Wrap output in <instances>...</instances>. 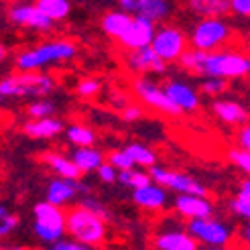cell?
I'll return each instance as SVG.
<instances>
[{
    "instance_id": "obj_8",
    "label": "cell",
    "mask_w": 250,
    "mask_h": 250,
    "mask_svg": "<svg viewBox=\"0 0 250 250\" xmlns=\"http://www.w3.org/2000/svg\"><path fill=\"white\" fill-rule=\"evenodd\" d=\"M148 177L153 183L169 187V189L177 191V193H193V195H208V189L202 181L193 179L191 175L187 173H175V171H167L165 167H159L157 163L148 171Z\"/></svg>"
},
{
    "instance_id": "obj_11",
    "label": "cell",
    "mask_w": 250,
    "mask_h": 250,
    "mask_svg": "<svg viewBox=\"0 0 250 250\" xmlns=\"http://www.w3.org/2000/svg\"><path fill=\"white\" fill-rule=\"evenodd\" d=\"M8 19L12 24L27 27L33 31H51L53 27V21L47 19L35 4H21V2L15 4L8 10Z\"/></svg>"
},
{
    "instance_id": "obj_5",
    "label": "cell",
    "mask_w": 250,
    "mask_h": 250,
    "mask_svg": "<svg viewBox=\"0 0 250 250\" xmlns=\"http://www.w3.org/2000/svg\"><path fill=\"white\" fill-rule=\"evenodd\" d=\"M33 230L43 242H55L65 234V214L59 206L49 202H39L33 208Z\"/></svg>"
},
{
    "instance_id": "obj_3",
    "label": "cell",
    "mask_w": 250,
    "mask_h": 250,
    "mask_svg": "<svg viewBox=\"0 0 250 250\" xmlns=\"http://www.w3.org/2000/svg\"><path fill=\"white\" fill-rule=\"evenodd\" d=\"M250 71V59L240 51L232 49H216V51H206L202 76L222 78V80H238L246 78Z\"/></svg>"
},
{
    "instance_id": "obj_21",
    "label": "cell",
    "mask_w": 250,
    "mask_h": 250,
    "mask_svg": "<svg viewBox=\"0 0 250 250\" xmlns=\"http://www.w3.org/2000/svg\"><path fill=\"white\" fill-rule=\"evenodd\" d=\"M132 19L134 17L126 10H110L102 17V29L112 39H120L132 24Z\"/></svg>"
},
{
    "instance_id": "obj_48",
    "label": "cell",
    "mask_w": 250,
    "mask_h": 250,
    "mask_svg": "<svg viewBox=\"0 0 250 250\" xmlns=\"http://www.w3.org/2000/svg\"><path fill=\"white\" fill-rule=\"evenodd\" d=\"M17 2H27V0H17Z\"/></svg>"
},
{
    "instance_id": "obj_29",
    "label": "cell",
    "mask_w": 250,
    "mask_h": 250,
    "mask_svg": "<svg viewBox=\"0 0 250 250\" xmlns=\"http://www.w3.org/2000/svg\"><path fill=\"white\" fill-rule=\"evenodd\" d=\"M67 141L76 146H92L96 141V134L92 128L83 126V124H71L67 128Z\"/></svg>"
},
{
    "instance_id": "obj_40",
    "label": "cell",
    "mask_w": 250,
    "mask_h": 250,
    "mask_svg": "<svg viewBox=\"0 0 250 250\" xmlns=\"http://www.w3.org/2000/svg\"><path fill=\"white\" fill-rule=\"evenodd\" d=\"M122 118L126 122H136L143 118V108L136 104H128L126 108H122Z\"/></svg>"
},
{
    "instance_id": "obj_16",
    "label": "cell",
    "mask_w": 250,
    "mask_h": 250,
    "mask_svg": "<svg viewBox=\"0 0 250 250\" xmlns=\"http://www.w3.org/2000/svg\"><path fill=\"white\" fill-rule=\"evenodd\" d=\"M132 199L136 206H141L143 209H148V211H157L165 206L167 202V193H165V187L163 185H157V183H146L143 187H136L134 193H132Z\"/></svg>"
},
{
    "instance_id": "obj_37",
    "label": "cell",
    "mask_w": 250,
    "mask_h": 250,
    "mask_svg": "<svg viewBox=\"0 0 250 250\" xmlns=\"http://www.w3.org/2000/svg\"><path fill=\"white\" fill-rule=\"evenodd\" d=\"M80 206H82V208H85V209H90L92 214L100 216L102 220H106V218H108V209H106L102 204H100L96 197H92L90 193H87V195H83V199H82V204H80Z\"/></svg>"
},
{
    "instance_id": "obj_4",
    "label": "cell",
    "mask_w": 250,
    "mask_h": 250,
    "mask_svg": "<svg viewBox=\"0 0 250 250\" xmlns=\"http://www.w3.org/2000/svg\"><path fill=\"white\" fill-rule=\"evenodd\" d=\"M55 80L45 73L21 71L0 80V98H41L53 92Z\"/></svg>"
},
{
    "instance_id": "obj_32",
    "label": "cell",
    "mask_w": 250,
    "mask_h": 250,
    "mask_svg": "<svg viewBox=\"0 0 250 250\" xmlns=\"http://www.w3.org/2000/svg\"><path fill=\"white\" fill-rule=\"evenodd\" d=\"M53 112H55V104L49 102V100H37V102H33V104L27 108V114L31 116V120L53 116Z\"/></svg>"
},
{
    "instance_id": "obj_9",
    "label": "cell",
    "mask_w": 250,
    "mask_h": 250,
    "mask_svg": "<svg viewBox=\"0 0 250 250\" xmlns=\"http://www.w3.org/2000/svg\"><path fill=\"white\" fill-rule=\"evenodd\" d=\"M151 49L165 63L177 61L181 57V53L187 49V35L177 27H161L153 35Z\"/></svg>"
},
{
    "instance_id": "obj_26",
    "label": "cell",
    "mask_w": 250,
    "mask_h": 250,
    "mask_svg": "<svg viewBox=\"0 0 250 250\" xmlns=\"http://www.w3.org/2000/svg\"><path fill=\"white\" fill-rule=\"evenodd\" d=\"M35 6L39 8L47 19H51L53 22L63 21L71 10L69 0H35Z\"/></svg>"
},
{
    "instance_id": "obj_22",
    "label": "cell",
    "mask_w": 250,
    "mask_h": 250,
    "mask_svg": "<svg viewBox=\"0 0 250 250\" xmlns=\"http://www.w3.org/2000/svg\"><path fill=\"white\" fill-rule=\"evenodd\" d=\"M71 161L82 173H90L104 163V155L94 146H78L71 155Z\"/></svg>"
},
{
    "instance_id": "obj_45",
    "label": "cell",
    "mask_w": 250,
    "mask_h": 250,
    "mask_svg": "<svg viewBox=\"0 0 250 250\" xmlns=\"http://www.w3.org/2000/svg\"><path fill=\"white\" fill-rule=\"evenodd\" d=\"M6 57H8V47H6L2 41H0V63H2Z\"/></svg>"
},
{
    "instance_id": "obj_33",
    "label": "cell",
    "mask_w": 250,
    "mask_h": 250,
    "mask_svg": "<svg viewBox=\"0 0 250 250\" xmlns=\"http://www.w3.org/2000/svg\"><path fill=\"white\" fill-rule=\"evenodd\" d=\"M226 87H228V83H226V80H222V78H209L208 76L202 82V92L206 96H209V98H216V96L224 94L226 92Z\"/></svg>"
},
{
    "instance_id": "obj_47",
    "label": "cell",
    "mask_w": 250,
    "mask_h": 250,
    "mask_svg": "<svg viewBox=\"0 0 250 250\" xmlns=\"http://www.w3.org/2000/svg\"><path fill=\"white\" fill-rule=\"evenodd\" d=\"M10 250H29V248H24V246H19V248H10Z\"/></svg>"
},
{
    "instance_id": "obj_2",
    "label": "cell",
    "mask_w": 250,
    "mask_h": 250,
    "mask_svg": "<svg viewBox=\"0 0 250 250\" xmlns=\"http://www.w3.org/2000/svg\"><path fill=\"white\" fill-rule=\"evenodd\" d=\"M65 230L73 240L87 246H100L106 240V220L92 214L82 206L71 208L65 214Z\"/></svg>"
},
{
    "instance_id": "obj_10",
    "label": "cell",
    "mask_w": 250,
    "mask_h": 250,
    "mask_svg": "<svg viewBox=\"0 0 250 250\" xmlns=\"http://www.w3.org/2000/svg\"><path fill=\"white\" fill-rule=\"evenodd\" d=\"M134 92L148 108L161 112V114H167V116H179L181 114V110L171 102L167 98V94L161 90L153 80H148V78L134 80Z\"/></svg>"
},
{
    "instance_id": "obj_34",
    "label": "cell",
    "mask_w": 250,
    "mask_h": 250,
    "mask_svg": "<svg viewBox=\"0 0 250 250\" xmlns=\"http://www.w3.org/2000/svg\"><path fill=\"white\" fill-rule=\"evenodd\" d=\"M108 163L114 167V169H118V171H126V169H132L134 167V163H132V159L126 155V151H112L110 155H108Z\"/></svg>"
},
{
    "instance_id": "obj_25",
    "label": "cell",
    "mask_w": 250,
    "mask_h": 250,
    "mask_svg": "<svg viewBox=\"0 0 250 250\" xmlns=\"http://www.w3.org/2000/svg\"><path fill=\"white\" fill-rule=\"evenodd\" d=\"M169 12H171L169 0H145L139 6V10H136V15L151 21V22H159V21L167 19Z\"/></svg>"
},
{
    "instance_id": "obj_24",
    "label": "cell",
    "mask_w": 250,
    "mask_h": 250,
    "mask_svg": "<svg viewBox=\"0 0 250 250\" xmlns=\"http://www.w3.org/2000/svg\"><path fill=\"white\" fill-rule=\"evenodd\" d=\"M43 159H45V163L59 175V177H63V179H73V181H78V179L82 177V171L76 167V163H73L71 159L63 157V155L47 153Z\"/></svg>"
},
{
    "instance_id": "obj_46",
    "label": "cell",
    "mask_w": 250,
    "mask_h": 250,
    "mask_svg": "<svg viewBox=\"0 0 250 250\" xmlns=\"http://www.w3.org/2000/svg\"><path fill=\"white\" fill-rule=\"evenodd\" d=\"M208 250H228V248L226 246H209Z\"/></svg>"
},
{
    "instance_id": "obj_43",
    "label": "cell",
    "mask_w": 250,
    "mask_h": 250,
    "mask_svg": "<svg viewBox=\"0 0 250 250\" xmlns=\"http://www.w3.org/2000/svg\"><path fill=\"white\" fill-rule=\"evenodd\" d=\"M238 145H240V148H246V151L250 148V128H248V124L238 130Z\"/></svg>"
},
{
    "instance_id": "obj_42",
    "label": "cell",
    "mask_w": 250,
    "mask_h": 250,
    "mask_svg": "<svg viewBox=\"0 0 250 250\" xmlns=\"http://www.w3.org/2000/svg\"><path fill=\"white\" fill-rule=\"evenodd\" d=\"M110 104L114 108H118V110H122V108H126L130 102L122 92H110Z\"/></svg>"
},
{
    "instance_id": "obj_12",
    "label": "cell",
    "mask_w": 250,
    "mask_h": 250,
    "mask_svg": "<svg viewBox=\"0 0 250 250\" xmlns=\"http://www.w3.org/2000/svg\"><path fill=\"white\" fill-rule=\"evenodd\" d=\"M155 22L151 21H146L143 17L136 15L132 19V24L128 27V31L124 33L120 37V45L124 49H128V51H132V49H141V47H146V45H151L153 41V35H155Z\"/></svg>"
},
{
    "instance_id": "obj_23",
    "label": "cell",
    "mask_w": 250,
    "mask_h": 250,
    "mask_svg": "<svg viewBox=\"0 0 250 250\" xmlns=\"http://www.w3.org/2000/svg\"><path fill=\"white\" fill-rule=\"evenodd\" d=\"M191 12L202 17H226L230 12V0H187Z\"/></svg>"
},
{
    "instance_id": "obj_28",
    "label": "cell",
    "mask_w": 250,
    "mask_h": 250,
    "mask_svg": "<svg viewBox=\"0 0 250 250\" xmlns=\"http://www.w3.org/2000/svg\"><path fill=\"white\" fill-rule=\"evenodd\" d=\"M230 208L238 218H244V220L250 218V181L248 179L240 183V189L236 193V197L232 199Z\"/></svg>"
},
{
    "instance_id": "obj_1",
    "label": "cell",
    "mask_w": 250,
    "mask_h": 250,
    "mask_svg": "<svg viewBox=\"0 0 250 250\" xmlns=\"http://www.w3.org/2000/svg\"><path fill=\"white\" fill-rule=\"evenodd\" d=\"M78 53L76 43L71 41H49V43H41L33 49H27L17 57V67L21 71H37L45 65L51 63H61V61H67Z\"/></svg>"
},
{
    "instance_id": "obj_39",
    "label": "cell",
    "mask_w": 250,
    "mask_h": 250,
    "mask_svg": "<svg viewBox=\"0 0 250 250\" xmlns=\"http://www.w3.org/2000/svg\"><path fill=\"white\" fill-rule=\"evenodd\" d=\"M96 171H98L100 181H104V183H114L116 181V169L112 167L110 163H102Z\"/></svg>"
},
{
    "instance_id": "obj_44",
    "label": "cell",
    "mask_w": 250,
    "mask_h": 250,
    "mask_svg": "<svg viewBox=\"0 0 250 250\" xmlns=\"http://www.w3.org/2000/svg\"><path fill=\"white\" fill-rule=\"evenodd\" d=\"M118 2H120V6L126 10V12H136L145 0H118Z\"/></svg>"
},
{
    "instance_id": "obj_36",
    "label": "cell",
    "mask_w": 250,
    "mask_h": 250,
    "mask_svg": "<svg viewBox=\"0 0 250 250\" xmlns=\"http://www.w3.org/2000/svg\"><path fill=\"white\" fill-rule=\"evenodd\" d=\"M228 159L240 171H244V173L250 171V151H246V148H240V146L238 148H232V151L228 153Z\"/></svg>"
},
{
    "instance_id": "obj_7",
    "label": "cell",
    "mask_w": 250,
    "mask_h": 250,
    "mask_svg": "<svg viewBox=\"0 0 250 250\" xmlns=\"http://www.w3.org/2000/svg\"><path fill=\"white\" fill-rule=\"evenodd\" d=\"M187 234H191L197 242L208 246H228L234 238V230L226 222L216 218H197L187 222Z\"/></svg>"
},
{
    "instance_id": "obj_18",
    "label": "cell",
    "mask_w": 250,
    "mask_h": 250,
    "mask_svg": "<svg viewBox=\"0 0 250 250\" xmlns=\"http://www.w3.org/2000/svg\"><path fill=\"white\" fill-rule=\"evenodd\" d=\"M63 132V122L57 118H37V120H29L24 124V134L29 139L35 141H47V139H55L57 134Z\"/></svg>"
},
{
    "instance_id": "obj_20",
    "label": "cell",
    "mask_w": 250,
    "mask_h": 250,
    "mask_svg": "<svg viewBox=\"0 0 250 250\" xmlns=\"http://www.w3.org/2000/svg\"><path fill=\"white\" fill-rule=\"evenodd\" d=\"M211 110L224 124H244L248 120L246 108L240 106L236 100H218L211 106Z\"/></svg>"
},
{
    "instance_id": "obj_27",
    "label": "cell",
    "mask_w": 250,
    "mask_h": 250,
    "mask_svg": "<svg viewBox=\"0 0 250 250\" xmlns=\"http://www.w3.org/2000/svg\"><path fill=\"white\" fill-rule=\"evenodd\" d=\"M126 155L132 159L134 165H143V167H153L157 163V155L151 146H146L143 143H130L126 148Z\"/></svg>"
},
{
    "instance_id": "obj_13",
    "label": "cell",
    "mask_w": 250,
    "mask_h": 250,
    "mask_svg": "<svg viewBox=\"0 0 250 250\" xmlns=\"http://www.w3.org/2000/svg\"><path fill=\"white\" fill-rule=\"evenodd\" d=\"M175 209L181 218L197 220V218H209L214 214V206L208 199V195H193V193H179L175 199Z\"/></svg>"
},
{
    "instance_id": "obj_35",
    "label": "cell",
    "mask_w": 250,
    "mask_h": 250,
    "mask_svg": "<svg viewBox=\"0 0 250 250\" xmlns=\"http://www.w3.org/2000/svg\"><path fill=\"white\" fill-rule=\"evenodd\" d=\"M100 90H102V82L96 78H85L78 83V94L82 98H94L100 94Z\"/></svg>"
},
{
    "instance_id": "obj_31",
    "label": "cell",
    "mask_w": 250,
    "mask_h": 250,
    "mask_svg": "<svg viewBox=\"0 0 250 250\" xmlns=\"http://www.w3.org/2000/svg\"><path fill=\"white\" fill-rule=\"evenodd\" d=\"M19 216L12 214V211L6 208V206H0V238L8 236L12 230L19 226Z\"/></svg>"
},
{
    "instance_id": "obj_30",
    "label": "cell",
    "mask_w": 250,
    "mask_h": 250,
    "mask_svg": "<svg viewBox=\"0 0 250 250\" xmlns=\"http://www.w3.org/2000/svg\"><path fill=\"white\" fill-rule=\"evenodd\" d=\"M118 183H122L124 187H132V189H136V187H143L146 183H151V177H148L146 173H141V171H132V169H126V171H120L116 175Z\"/></svg>"
},
{
    "instance_id": "obj_38",
    "label": "cell",
    "mask_w": 250,
    "mask_h": 250,
    "mask_svg": "<svg viewBox=\"0 0 250 250\" xmlns=\"http://www.w3.org/2000/svg\"><path fill=\"white\" fill-rule=\"evenodd\" d=\"M49 250H94V246H87L83 242H78V240H63L59 238L55 242H51V248Z\"/></svg>"
},
{
    "instance_id": "obj_19",
    "label": "cell",
    "mask_w": 250,
    "mask_h": 250,
    "mask_svg": "<svg viewBox=\"0 0 250 250\" xmlns=\"http://www.w3.org/2000/svg\"><path fill=\"white\" fill-rule=\"evenodd\" d=\"M155 248L157 250H197V240L183 230L159 232V236L155 238Z\"/></svg>"
},
{
    "instance_id": "obj_41",
    "label": "cell",
    "mask_w": 250,
    "mask_h": 250,
    "mask_svg": "<svg viewBox=\"0 0 250 250\" xmlns=\"http://www.w3.org/2000/svg\"><path fill=\"white\" fill-rule=\"evenodd\" d=\"M230 10L240 17L250 15V0H230Z\"/></svg>"
},
{
    "instance_id": "obj_14",
    "label": "cell",
    "mask_w": 250,
    "mask_h": 250,
    "mask_svg": "<svg viewBox=\"0 0 250 250\" xmlns=\"http://www.w3.org/2000/svg\"><path fill=\"white\" fill-rule=\"evenodd\" d=\"M126 65L134 73H163L165 71V61L153 51L151 45L132 49L126 59Z\"/></svg>"
},
{
    "instance_id": "obj_17",
    "label": "cell",
    "mask_w": 250,
    "mask_h": 250,
    "mask_svg": "<svg viewBox=\"0 0 250 250\" xmlns=\"http://www.w3.org/2000/svg\"><path fill=\"white\" fill-rule=\"evenodd\" d=\"M78 195V181L73 179H63L57 177L47 185V193H45V202L63 208L69 202H73V197Z\"/></svg>"
},
{
    "instance_id": "obj_6",
    "label": "cell",
    "mask_w": 250,
    "mask_h": 250,
    "mask_svg": "<svg viewBox=\"0 0 250 250\" xmlns=\"http://www.w3.org/2000/svg\"><path fill=\"white\" fill-rule=\"evenodd\" d=\"M232 39V29L218 17H204L191 31V47L199 51H216Z\"/></svg>"
},
{
    "instance_id": "obj_15",
    "label": "cell",
    "mask_w": 250,
    "mask_h": 250,
    "mask_svg": "<svg viewBox=\"0 0 250 250\" xmlns=\"http://www.w3.org/2000/svg\"><path fill=\"white\" fill-rule=\"evenodd\" d=\"M163 92L167 94V98L181 112H193V110L199 108V96L189 83H185V82H169Z\"/></svg>"
}]
</instances>
